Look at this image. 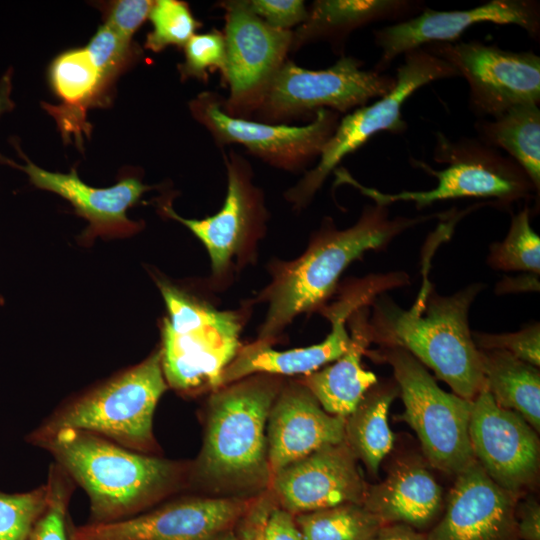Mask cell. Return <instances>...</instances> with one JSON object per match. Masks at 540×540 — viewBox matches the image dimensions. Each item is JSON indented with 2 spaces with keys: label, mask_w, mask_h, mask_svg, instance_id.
Returning a JSON list of instances; mask_svg holds the SVG:
<instances>
[{
  "label": "cell",
  "mask_w": 540,
  "mask_h": 540,
  "mask_svg": "<svg viewBox=\"0 0 540 540\" xmlns=\"http://www.w3.org/2000/svg\"><path fill=\"white\" fill-rule=\"evenodd\" d=\"M480 287L439 296L422 286L414 305L404 310L386 298L377 300L370 324L372 341L408 351L454 394L474 398L485 389L479 350L468 325V310Z\"/></svg>",
  "instance_id": "1"
},
{
  "label": "cell",
  "mask_w": 540,
  "mask_h": 540,
  "mask_svg": "<svg viewBox=\"0 0 540 540\" xmlns=\"http://www.w3.org/2000/svg\"><path fill=\"white\" fill-rule=\"evenodd\" d=\"M184 48V62L178 65L182 80L195 78L207 82L208 70L217 69L223 76L226 66V46L223 32L213 29L194 34Z\"/></svg>",
  "instance_id": "34"
},
{
  "label": "cell",
  "mask_w": 540,
  "mask_h": 540,
  "mask_svg": "<svg viewBox=\"0 0 540 540\" xmlns=\"http://www.w3.org/2000/svg\"><path fill=\"white\" fill-rule=\"evenodd\" d=\"M387 277H377L356 285L342 299L327 309L331 320L330 334L320 343L303 348L277 351L267 342L259 341L240 349L222 374V386L255 374H310L337 360L348 349L351 337L346 321L357 309L364 307L373 296L390 286Z\"/></svg>",
  "instance_id": "18"
},
{
  "label": "cell",
  "mask_w": 540,
  "mask_h": 540,
  "mask_svg": "<svg viewBox=\"0 0 540 540\" xmlns=\"http://www.w3.org/2000/svg\"><path fill=\"white\" fill-rule=\"evenodd\" d=\"M50 79L62 104H45L46 109L56 118L63 134L73 133L81 138L88 125L85 121L87 108L101 102L110 85L101 76L86 48L59 55L51 65Z\"/></svg>",
  "instance_id": "26"
},
{
  "label": "cell",
  "mask_w": 540,
  "mask_h": 540,
  "mask_svg": "<svg viewBox=\"0 0 540 540\" xmlns=\"http://www.w3.org/2000/svg\"><path fill=\"white\" fill-rule=\"evenodd\" d=\"M389 218L387 207H366L345 230L327 229L309 249L275 277L265 294L269 302L259 337H274L298 314L320 305L346 267L364 252L382 247L407 228L433 218Z\"/></svg>",
  "instance_id": "2"
},
{
  "label": "cell",
  "mask_w": 540,
  "mask_h": 540,
  "mask_svg": "<svg viewBox=\"0 0 540 540\" xmlns=\"http://www.w3.org/2000/svg\"><path fill=\"white\" fill-rule=\"evenodd\" d=\"M85 48L109 85L138 54L132 42L125 41L105 24L99 27Z\"/></svg>",
  "instance_id": "35"
},
{
  "label": "cell",
  "mask_w": 540,
  "mask_h": 540,
  "mask_svg": "<svg viewBox=\"0 0 540 540\" xmlns=\"http://www.w3.org/2000/svg\"><path fill=\"white\" fill-rule=\"evenodd\" d=\"M445 504L443 488L419 458L395 462L386 478L368 485L363 505L385 524L399 523L428 532Z\"/></svg>",
  "instance_id": "22"
},
{
  "label": "cell",
  "mask_w": 540,
  "mask_h": 540,
  "mask_svg": "<svg viewBox=\"0 0 540 540\" xmlns=\"http://www.w3.org/2000/svg\"><path fill=\"white\" fill-rule=\"evenodd\" d=\"M244 6L273 28L291 30L302 24L308 14L301 0H242Z\"/></svg>",
  "instance_id": "38"
},
{
  "label": "cell",
  "mask_w": 540,
  "mask_h": 540,
  "mask_svg": "<svg viewBox=\"0 0 540 540\" xmlns=\"http://www.w3.org/2000/svg\"><path fill=\"white\" fill-rule=\"evenodd\" d=\"M169 318L164 321L161 364L174 388L222 386V374L240 350L237 313L219 311L160 284Z\"/></svg>",
  "instance_id": "5"
},
{
  "label": "cell",
  "mask_w": 540,
  "mask_h": 540,
  "mask_svg": "<svg viewBox=\"0 0 540 540\" xmlns=\"http://www.w3.org/2000/svg\"><path fill=\"white\" fill-rule=\"evenodd\" d=\"M515 517L521 540H540V505L535 497L519 498Z\"/></svg>",
  "instance_id": "40"
},
{
  "label": "cell",
  "mask_w": 540,
  "mask_h": 540,
  "mask_svg": "<svg viewBox=\"0 0 540 540\" xmlns=\"http://www.w3.org/2000/svg\"><path fill=\"white\" fill-rule=\"evenodd\" d=\"M50 494L47 507L37 520L28 540H67L65 516L68 491L64 483L56 476L50 478Z\"/></svg>",
  "instance_id": "37"
},
{
  "label": "cell",
  "mask_w": 540,
  "mask_h": 540,
  "mask_svg": "<svg viewBox=\"0 0 540 540\" xmlns=\"http://www.w3.org/2000/svg\"><path fill=\"white\" fill-rule=\"evenodd\" d=\"M433 157L447 167L436 170L426 162L409 158L411 165L437 178L438 185L431 190L388 194L361 185L344 169L337 170L336 174L340 182L354 186L375 204L385 207L398 201H410L418 207H425L436 201L463 197L515 200L534 188L516 162L478 138L452 140L437 132Z\"/></svg>",
  "instance_id": "6"
},
{
  "label": "cell",
  "mask_w": 540,
  "mask_h": 540,
  "mask_svg": "<svg viewBox=\"0 0 540 540\" xmlns=\"http://www.w3.org/2000/svg\"><path fill=\"white\" fill-rule=\"evenodd\" d=\"M192 117L219 145L239 144L269 165L302 170L319 158L334 133L340 114L318 110L306 125L271 124L233 117L222 108V97L204 91L189 102Z\"/></svg>",
  "instance_id": "11"
},
{
  "label": "cell",
  "mask_w": 540,
  "mask_h": 540,
  "mask_svg": "<svg viewBox=\"0 0 540 540\" xmlns=\"http://www.w3.org/2000/svg\"><path fill=\"white\" fill-rule=\"evenodd\" d=\"M449 63L469 86V108L495 118L519 104L540 103V57L480 41L435 42L422 47Z\"/></svg>",
  "instance_id": "12"
},
{
  "label": "cell",
  "mask_w": 540,
  "mask_h": 540,
  "mask_svg": "<svg viewBox=\"0 0 540 540\" xmlns=\"http://www.w3.org/2000/svg\"><path fill=\"white\" fill-rule=\"evenodd\" d=\"M373 354L392 367L405 407L400 420L416 433L425 460L448 475L461 473L475 460L469 438L473 400L442 390L403 348L381 347Z\"/></svg>",
  "instance_id": "7"
},
{
  "label": "cell",
  "mask_w": 540,
  "mask_h": 540,
  "mask_svg": "<svg viewBox=\"0 0 540 540\" xmlns=\"http://www.w3.org/2000/svg\"><path fill=\"white\" fill-rule=\"evenodd\" d=\"M166 388L159 351L63 408L35 432L31 440L69 428L111 438L124 447L148 451L153 444L154 411Z\"/></svg>",
  "instance_id": "8"
},
{
  "label": "cell",
  "mask_w": 540,
  "mask_h": 540,
  "mask_svg": "<svg viewBox=\"0 0 540 540\" xmlns=\"http://www.w3.org/2000/svg\"><path fill=\"white\" fill-rule=\"evenodd\" d=\"M537 433L519 413L499 406L486 388L472 401L469 438L474 459L498 486L519 498L538 481Z\"/></svg>",
  "instance_id": "14"
},
{
  "label": "cell",
  "mask_w": 540,
  "mask_h": 540,
  "mask_svg": "<svg viewBox=\"0 0 540 540\" xmlns=\"http://www.w3.org/2000/svg\"><path fill=\"white\" fill-rule=\"evenodd\" d=\"M362 308V307H361ZM356 310L347 351L325 368L305 375L301 383L324 411L346 418L366 392L377 384L376 375L362 367V355L372 341L370 324L362 310Z\"/></svg>",
  "instance_id": "25"
},
{
  "label": "cell",
  "mask_w": 540,
  "mask_h": 540,
  "mask_svg": "<svg viewBox=\"0 0 540 540\" xmlns=\"http://www.w3.org/2000/svg\"><path fill=\"white\" fill-rule=\"evenodd\" d=\"M148 18L153 29L146 37L145 48L153 52L168 46L184 47L201 27L189 5L179 0L154 1Z\"/></svg>",
  "instance_id": "32"
},
{
  "label": "cell",
  "mask_w": 540,
  "mask_h": 540,
  "mask_svg": "<svg viewBox=\"0 0 540 540\" xmlns=\"http://www.w3.org/2000/svg\"><path fill=\"white\" fill-rule=\"evenodd\" d=\"M367 487L345 440L324 446L273 475L275 495L289 512L363 504Z\"/></svg>",
  "instance_id": "17"
},
{
  "label": "cell",
  "mask_w": 540,
  "mask_h": 540,
  "mask_svg": "<svg viewBox=\"0 0 540 540\" xmlns=\"http://www.w3.org/2000/svg\"><path fill=\"white\" fill-rule=\"evenodd\" d=\"M455 477L428 540H521L515 517L519 497L498 486L476 460Z\"/></svg>",
  "instance_id": "16"
},
{
  "label": "cell",
  "mask_w": 540,
  "mask_h": 540,
  "mask_svg": "<svg viewBox=\"0 0 540 540\" xmlns=\"http://www.w3.org/2000/svg\"><path fill=\"white\" fill-rule=\"evenodd\" d=\"M478 139L502 149L525 172L534 188L540 187V109L534 103L519 104L491 119L475 123Z\"/></svg>",
  "instance_id": "28"
},
{
  "label": "cell",
  "mask_w": 540,
  "mask_h": 540,
  "mask_svg": "<svg viewBox=\"0 0 540 540\" xmlns=\"http://www.w3.org/2000/svg\"><path fill=\"white\" fill-rule=\"evenodd\" d=\"M346 418L327 413L302 384L277 395L267 421L270 475L332 444L344 441Z\"/></svg>",
  "instance_id": "20"
},
{
  "label": "cell",
  "mask_w": 540,
  "mask_h": 540,
  "mask_svg": "<svg viewBox=\"0 0 540 540\" xmlns=\"http://www.w3.org/2000/svg\"><path fill=\"white\" fill-rule=\"evenodd\" d=\"M229 95L222 108L230 116L250 119L274 77L287 61L293 30L276 29L251 13L242 0L222 1Z\"/></svg>",
  "instance_id": "13"
},
{
  "label": "cell",
  "mask_w": 540,
  "mask_h": 540,
  "mask_svg": "<svg viewBox=\"0 0 540 540\" xmlns=\"http://www.w3.org/2000/svg\"><path fill=\"white\" fill-rule=\"evenodd\" d=\"M227 194L222 208L205 219H186L171 207L163 206L171 218L189 228L208 250L212 269L222 272L246 235L257 227L264 208L259 191L252 185L249 162L234 150L224 154Z\"/></svg>",
  "instance_id": "21"
},
{
  "label": "cell",
  "mask_w": 540,
  "mask_h": 540,
  "mask_svg": "<svg viewBox=\"0 0 540 540\" xmlns=\"http://www.w3.org/2000/svg\"><path fill=\"white\" fill-rule=\"evenodd\" d=\"M472 338L478 349L503 350L535 367L540 365V330L538 324L508 334L473 333Z\"/></svg>",
  "instance_id": "36"
},
{
  "label": "cell",
  "mask_w": 540,
  "mask_h": 540,
  "mask_svg": "<svg viewBox=\"0 0 540 540\" xmlns=\"http://www.w3.org/2000/svg\"><path fill=\"white\" fill-rule=\"evenodd\" d=\"M263 540H303L291 512L285 509H274L267 517Z\"/></svg>",
  "instance_id": "41"
},
{
  "label": "cell",
  "mask_w": 540,
  "mask_h": 540,
  "mask_svg": "<svg viewBox=\"0 0 540 540\" xmlns=\"http://www.w3.org/2000/svg\"><path fill=\"white\" fill-rule=\"evenodd\" d=\"M375 385L346 417L344 438L356 459L361 460L373 475L378 474L382 460L393 447L394 436L387 418L398 393V387L393 384Z\"/></svg>",
  "instance_id": "29"
},
{
  "label": "cell",
  "mask_w": 540,
  "mask_h": 540,
  "mask_svg": "<svg viewBox=\"0 0 540 540\" xmlns=\"http://www.w3.org/2000/svg\"><path fill=\"white\" fill-rule=\"evenodd\" d=\"M14 166L23 170L38 188L54 192L68 200L77 213L90 222L97 232L126 231L134 224L126 211L149 189L135 178H126L109 188H94L80 180L75 170L68 174L46 171L28 160Z\"/></svg>",
  "instance_id": "23"
},
{
  "label": "cell",
  "mask_w": 540,
  "mask_h": 540,
  "mask_svg": "<svg viewBox=\"0 0 540 540\" xmlns=\"http://www.w3.org/2000/svg\"><path fill=\"white\" fill-rule=\"evenodd\" d=\"M12 93V75L11 70L0 80V117L13 108Z\"/></svg>",
  "instance_id": "43"
},
{
  "label": "cell",
  "mask_w": 540,
  "mask_h": 540,
  "mask_svg": "<svg viewBox=\"0 0 540 540\" xmlns=\"http://www.w3.org/2000/svg\"><path fill=\"white\" fill-rule=\"evenodd\" d=\"M34 442L47 448L85 489L94 523L116 521L141 508L162 493L176 474L168 461L87 431L60 429Z\"/></svg>",
  "instance_id": "3"
},
{
  "label": "cell",
  "mask_w": 540,
  "mask_h": 540,
  "mask_svg": "<svg viewBox=\"0 0 540 540\" xmlns=\"http://www.w3.org/2000/svg\"><path fill=\"white\" fill-rule=\"evenodd\" d=\"M267 510L263 509L258 513L256 523L254 525V530L252 531V535L250 540H263V532L265 523L268 517Z\"/></svg>",
  "instance_id": "44"
},
{
  "label": "cell",
  "mask_w": 540,
  "mask_h": 540,
  "mask_svg": "<svg viewBox=\"0 0 540 540\" xmlns=\"http://www.w3.org/2000/svg\"><path fill=\"white\" fill-rule=\"evenodd\" d=\"M394 76L396 82L391 91L339 120L318 163L287 192L288 200L300 207L308 203L337 165L375 134L404 133L407 129L402 114L405 101L419 88L436 80L459 77V74L443 59L418 48L403 55Z\"/></svg>",
  "instance_id": "9"
},
{
  "label": "cell",
  "mask_w": 540,
  "mask_h": 540,
  "mask_svg": "<svg viewBox=\"0 0 540 540\" xmlns=\"http://www.w3.org/2000/svg\"><path fill=\"white\" fill-rule=\"evenodd\" d=\"M424 8L423 2L410 0H316L306 20L292 31L291 51L320 40L337 49L357 29L380 21L400 22Z\"/></svg>",
  "instance_id": "24"
},
{
  "label": "cell",
  "mask_w": 540,
  "mask_h": 540,
  "mask_svg": "<svg viewBox=\"0 0 540 540\" xmlns=\"http://www.w3.org/2000/svg\"><path fill=\"white\" fill-rule=\"evenodd\" d=\"M233 498H198L170 504L127 520L93 523L72 540H214L247 508Z\"/></svg>",
  "instance_id": "19"
},
{
  "label": "cell",
  "mask_w": 540,
  "mask_h": 540,
  "mask_svg": "<svg viewBox=\"0 0 540 540\" xmlns=\"http://www.w3.org/2000/svg\"><path fill=\"white\" fill-rule=\"evenodd\" d=\"M215 540H236V538L232 533H226Z\"/></svg>",
  "instance_id": "45"
},
{
  "label": "cell",
  "mask_w": 540,
  "mask_h": 540,
  "mask_svg": "<svg viewBox=\"0 0 540 540\" xmlns=\"http://www.w3.org/2000/svg\"><path fill=\"white\" fill-rule=\"evenodd\" d=\"M370 540H428L426 533L399 523L384 524Z\"/></svg>",
  "instance_id": "42"
},
{
  "label": "cell",
  "mask_w": 540,
  "mask_h": 540,
  "mask_svg": "<svg viewBox=\"0 0 540 540\" xmlns=\"http://www.w3.org/2000/svg\"><path fill=\"white\" fill-rule=\"evenodd\" d=\"M70 540H72V539L70 538Z\"/></svg>",
  "instance_id": "46"
},
{
  "label": "cell",
  "mask_w": 540,
  "mask_h": 540,
  "mask_svg": "<svg viewBox=\"0 0 540 540\" xmlns=\"http://www.w3.org/2000/svg\"><path fill=\"white\" fill-rule=\"evenodd\" d=\"M364 62L342 55L332 66L311 70L287 60L271 82L250 119L285 124L320 109L338 114L365 106L394 87L393 75L364 69Z\"/></svg>",
  "instance_id": "10"
},
{
  "label": "cell",
  "mask_w": 540,
  "mask_h": 540,
  "mask_svg": "<svg viewBox=\"0 0 540 540\" xmlns=\"http://www.w3.org/2000/svg\"><path fill=\"white\" fill-rule=\"evenodd\" d=\"M49 494V484L26 493H0V540H28Z\"/></svg>",
  "instance_id": "33"
},
{
  "label": "cell",
  "mask_w": 540,
  "mask_h": 540,
  "mask_svg": "<svg viewBox=\"0 0 540 540\" xmlns=\"http://www.w3.org/2000/svg\"><path fill=\"white\" fill-rule=\"evenodd\" d=\"M485 387L495 402L519 413L540 431V373L538 367L497 349H478Z\"/></svg>",
  "instance_id": "27"
},
{
  "label": "cell",
  "mask_w": 540,
  "mask_h": 540,
  "mask_svg": "<svg viewBox=\"0 0 540 540\" xmlns=\"http://www.w3.org/2000/svg\"><path fill=\"white\" fill-rule=\"evenodd\" d=\"M489 263L499 270L539 274L540 238L531 227L529 209L513 216L505 239L491 247Z\"/></svg>",
  "instance_id": "31"
},
{
  "label": "cell",
  "mask_w": 540,
  "mask_h": 540,
  "mask_svg": "<svg viewBox=\"0 0 540 540\" xmlns=\"http://www.w3.org/2000/svg\"><path fill=\"white\" fill-rule=\"evenodd\" d=\"M278 384L256 378L218 390L211 398L198 460L201 475L217 483H254L267 477V421Z\"/></svg>",
  "instance_id": "4"
},
{
  "label": "cell",
  "mask_w": 540,
  "mask_h": 540,
  "mask_svg": "<svg viewBox=\"0 0 540 540\" xmlns=\"http://www.w3.org/2000/svg\"><path fill=\"white\" fill-rule=\"evenodd\" d=\"M516 25L534 39L540 35V5L535 0H491L466 10L437 11L424 8L406 20L373 31L381 50L373 68L384 71L400 55L435 42H455L478 23Z\"/></svg>",
  "instance_id": "15"
},
{
  "label": "cell",
  "mask_w": 540,
  "mask_h": 540,
  "mask_svg": "<svg viewBox=\"0 0 540 540\" xmlns=\"http://www.w3.org/2000/svg\"><path fill=\"white\" fill-rule=\"evenodd\" d=\"M296 521L303 540H370L385 524L358 503L301 513Z\"/></svg>",
  "instance_id": "30"
},
{
  "label": "cell",
  "mask_w": 540,
  "mask_h": 540,
  "mask_svg": "<svg viewBox=\"0 0 540 540\" xmlns=\"http://www.w3.org/2000/svg\"><path fill=\"white\" fill-rule=\"evenodd\" d=\"M154 1L119 0L109 5L105 25L122 39L132 42L137 29L148 18Z\"/></svg>",
  "instance_id": "39"
}]
</instances>
